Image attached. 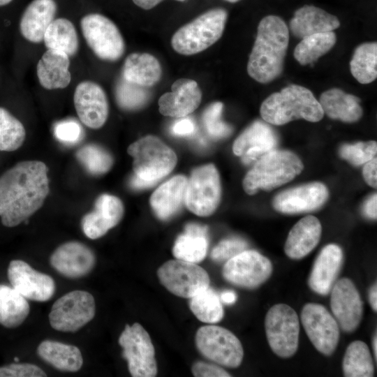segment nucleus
I'll return each instance as SVG.
<instances>
[{
  "label": "nucleus",
  "mask_w": 377,
  "mask_h": 377,
  "mask_svg": "<svg viewBox=\"0 0 377 377\" xmlns=\"http://www.w3.org/2000/svg\"><path fill=\"white\" fill-rule=\"evenodd\" d=\"M157 276L166 289L180 297L191 298L209 286V275L202 267L179 259L165 262Z\"/></svg>",
  "instance_id": "obj_13"
},
{
  "label": "nucleus",
  "mask_w": 377,
  "mask_h": 377,
  "mask_svg": "<svg viewBox=\"0 0 377 377\" xmlns=\"http://www.w3.org/2000/svg\"><path fill=\"white\" fill-rule=\"evenodd\" d=\"M319 103L323 113L330 118L346 123L358 121L362 116V108L358 97L345 93L339 88L324 91L320 96Z\"/></svg>",
  "instance_id": "obj_30"
},
{
  "label": "nucleus",
  "mask_w": 377,
  "mask_h": 377,
  "mask_svg": "<svg viewBox=\"0 0 377 377\" xmlns=\"http://www.w3.org/2000/svg\"><path fill=\"white\" fill-rule=\"evenodd\" d=\"M322 232L319 220L313 216L301 219L290 230L285 243L286 254L292 259H301L318 244Z\"/></svg>",
  "instance_id": "obj_28"
},
{
  "label": "nucleus",
  "mask_w": 377,
  "mask_h": 377,
  "mask_svg": "<svg viewBox=\"0 0 377 377\" xmlns=\"http://www.w3.org/2000/svg\"><path fill=\"white\" fill-rule=\"evenodd\" d=\"M265 327L268 343L279 357L288 358L297 351L300 321L295 311L285 304H277L267 311Z\"/></svg>",
  "instance_id": "obj_9"
},
{
  "label": "nucleus",
  "mask_w": 377,
  "mask_h": 377,
  "mask_svg": "<svg viewBox=\"0 0 377 377\" xmlns=\"http://www.w3.org/2000/svg\"><path fill=\"white\" fill-rule=\"evenodd\" d=\"M300 158L286 150L273 149L260 157L243 180L246 193L269 191L293 180L303 170Z\"/></svg>",
  "instance_id": "obj_4"
},
{
  "label": "nucleus",
  "mask_w": 377,
  "mask_h": 377,
  "mask_svg": "<svg viewBox=\"0 0 377 377\" xmlns=\"http://www.w3.org/2000/svg\"><path fill=\"white\" fill-rule=\"evenodd\" d=\"M122 356L133 377H154L157 374L155 350L148 332L138 323L126 325L119 336Z\"/></svg>",
  "instance_id": "obj_11"
},
{
  "label": "nucleus",
  "mask_w": 377,
  "mask_h": 377,
  "mask_svg": "<svg viewBox=\"0 0 377 377\" xmlns=\"http://www.w3.org/2000/svg\"><path fill=\"white\" fill-rule=\"evenodd\" d=\"M95 311V300L91 294L84 290H73L55 301L49 313V321L57 331L75 332L94 318Z\"/></svg>",
  "instance_id": "obj_10"
},
{
  "label": "nucleus",
  "mask_w": 377,
  "mask_h": 377,
  "mask_svg": "<svg viewBox=\"0 0 377 377\" xmlns=\"http://www.w3.org/2000/svg\"><path fill=\"white\" fill-rule=\"evenodd\" d=\"M337 36L334 31L321 32L301 38L294 50V57L301 65L316 61L335 45Z\"/></svg>",
  "instance_id": "obj_36"
},
{
  "label": "nucleus",
  "mask_w": 377,
  "mask_h": 377,
  "mask_svg": "<svg viewBox=\"0 0 377 377\" xmlns=\"http://www.w3.org/2000/svg\"><path fill=\"white\" fill-rule=\"evenodd\" d=\"M350 72L357 82L366 84L377 77V43H364L356 47L350 62Z\"/></svg>",
  "instance_id": "obj_37"
},
{
  "label": "nucleus",
  "mask_w": 377,
  "mask_h": 377,
  "mask_svg": "<svg viewBox=\"0 0 377 377\" xmlns=\"http://www.w3.org/2000/svg\"><path fill=\"white\" fill-rule=\"evenodd\" d=\"M339 153L342 158L353 165H363L376 157L377 143L368 141L345 144L339 148Z\"/></svg>",
  "instance_id": "obj_43"
},
{
  "label": "nucleus",
  "mask_w": 377,
  "mask_h": 377,
  "mask_svg": "<svg viewBox=\"0 0 377 377\" xmlns=\"http://www.w3.org/2000/svg\"><path fill=\"white\" fill-rule=\"evenodd\" d=\"M201 99L202 92L198 83L191 79L180 78L173 82L171 91L160 97L159 112L165 116L184 117L199 106Z\"/></svg>",
  "instance_id": "obj_22"
},
{
  "label": "nucleus",
  "mask_w": 377,
  "mask_h": 377,
  "mask_svg": "<svg viewBox=\"0 0 377 377\" xmlns=\"http://www.w3.org/2000/svg\"><path fill=\"white\" fill-rule=\"evenodd\" d=\"M260 112L266 122L276 126L298 119L317 122L324 115L313 93L297 84L288 85L269 95L262 103Z\"/></svg>",
  "instance_id": "obj_3"
},
{
  "label": "nucleus",
  "mask_w": 377,
  "mask_h": 377,
  "mask_svg": "<svg viewBox=\"0 0 377 377\" xmlns=\"http://www.w3.org/2000/svg\"><path fill=\"white\" fill-rule=\"evenodd\" d=\"M115 96L121 108L133 110L142 107L147 102L149 94L145 87L122 78L117 84Z\"/></svg>",
  "instance_id": "obj_42"
},
{
  "label": "nucleus",
  "mask_w": 377,
  "mask_h": 377,
  "mask_svg": "<svg viewBox=\"0 0 377 377\" xmlns=\"http://www.w3.org/2000/svg\"><path fill=\"white\" fill-rule=\"evenodd\" d=\"M8 278L11 286L27 300L46 302L55 291V283L51 276L34 269L21 260L10 261Z\"/></svg>",
  "instance_id": "obj_16"
},
{
  "label": "nucleus",
  "mask_w": 377,
  "mask_h": 377,
  "mask_svg": "<svg viewBox=\"0 0 377 377\" xmlns=\"http://www.w3.org/2000/svg\"><path fill=\"white\" fill-rule=\"evenodd\" d=\"M301 321L316 350L327 356L332 355L339 341L340 327L328 310L320 304L308 303L302 309Z\"/></svg>",
  "instance_id": "obj_15"
},
{
  "label": "nucleus",
  "mask_w": 377,
  "mask_h": 377,
  "mask_svg": "<svg viewBox=\"0 0 377 377\" xmlns=\"http://www.w3.org/2000/svg\"><path fill=\"white\" fill-rule=\"evenodd\" d=\"M76 158L89 173L100 175L112 167L113 158L103 148L96 145H87L76 152Z\"/></svg>",
  "instance_id": "obj_41"
},
{
  "label": "nucleus",
  "mask_w": 377,
  "mask_h": 377,
  "mask_svg": "<svg viewBox=\"0 0 377 377\" xmlns=\"http://www.w3.org/2000/svg\"><path fill=\"white\" fill-rule=\"evenodd\" d=\"M328 196V190L323 184L312 182L279 193L273 200V207L283 214L309 212L319 209Z\"/></svg>",
  "instance_id": "obj_19"
},
{
  "label": "nucleus",
  "mask_w": 377,
  "mask_h": 377,
  "mask_svg": "<svg viewBox=\"0 0 377 377\" xmlns=\"http://www.w3.org/2000/svg\"><path fill=\"white\" fill-rule=\"evenodd\" d=\"M133 158L135 175L156 182L168 175L177 163L174 151L156 136L147 135L132 143L127 149Z\"/></svg>",
  "instance_id": "obj_6"
},
{
  "label": "nucleus",
  "mask_w": 377,
  "mask_h": 377,
  "mask_svg": "<svg viewBox=\"0 0 377 377\" xmlns=\"http://www.w3.org/2000/svg\"><path fill=\"white\" fill-rule=\"evenodd\" d=\"M123 78L142 87H151L161 79L162 68L158 60L151 54L132 53L125 59Z\"/></svg>",
  "instance_id": "obj_31"
},
{
  "label": "nucleus",
  "mask_w": 377,
  "mask_h": 377,
  "mask_svg": "<svg viewBox=\"0 0 377 377\" xmlns=\"http://www.w3.org/2000/svg\"><path fill=\"white\" fill-rule=\"evenodd\" d=\"M37 354L43 361L61 371H77L83 364L77 347L58 341H42L38 346Z\"/></svg>",
  "instance_id": "obj_32"
},
{
  "label": "nucleus",
  "mask_w": 377,
  "mask_h": 377,
  "mask_svg": "<svg viewBox=\"0 0 377 377\" xmlns=\"http://www.w3.org/2000/svg\"><path fill=\"white\" fill-rule=\"evenodd\" d=\"M342 368L346 377H371L374 362L367 345L362 341L350 343L343 356Z\"/></svg>",
  "instance_id": "obj_35"
},
{
  "label": "nucleus",
  "mask_w": 377,
  "mask_h": 377,
  "mask_svg": "<svg viewBox=\"0 0 377 377\" xmlns=\"http://www.w3.org/2000/svg\"><path fill=\"white\" fill-rule=\"evenodd\" d=\"M208 237L184 232L176 239L172 253L176 259L198 263L206 256Z\"/></svg>",
  "instance_id": "obj_39"
},
{
  "label": "nucleus",
  "mask_w": 377,
  "mask_h": 377,
  "mask_svg": "<svg viewBox=\"0 0 377 377\" xmlns=\"http://www.w3.org/2000/svg\"><path fill=\"white\" fill-rule=\"evenodd\" d=\"M221 183L219 172L212 164L195 169L187 182L184 202L196 215H211L221 199Z\"/></svg>",
  "instance_id": "obj_12"
},
{
  "label": "nucleus",
  "mask_w": 377,
  "mask_h": 377,
  "mask_svg": "<svg viewBox=\"0 0 377 377\" xmlns=\"http://www.w3.org/2000/svg\"><path fill=\"white\" fill-rule=\"evenodd\" d=\"M364 164L362 170L364 179L370 186L376 188L377 158L375 157Z\"/></svg>",
  "instance_id": "obj_50"
},
{
  "label": "nucleus",
  "mask_w": 377,
  "mask_h": 377,
  "mask_svg": "<svg viewBox=\"0 0 377 377\" xmlns=\"http://www.w3.org/2000/svg\"><path fill=\"white\" fill-rule=\"evenodd\" d=\"M185 232L191 234L208 237L207 228L197 223H188L185 227Z\"/></svg>",
  "instance_id": "obj_52"
},
{
  "label": "nucleus",
  "mask_w": 377,
  "mask_h": 377,
  "mask_svg": "<svg viewBox=\"0 0 377 377\" xmlns=\"http://www.w3.org/2000/svg\"><path fill=\"white\" fill-rule=\"evenodd\" d=\"M172 134L178 136H188L195 131V122L188 117H181L171 127Z\"/></svg>",
  "instance_id": "obj_49"
},
{
  "label": "nucleus",
  "mask_w": 377,
  "mask_h": 377,
  "mask_svg": "<svg viewBox=\"0 0 377 377\" xmlns=\"http://www.w3.org/2000/svg\"><path fill=\"white\" fill-rule=\"evenodd\" d=\"M339 19L323 9L304 5L298 8L290 21V29L297 38L321 32L333 31L339 28Z\"/></svg>",
  "instance_id": "obj_26"
},
{
  "label": "nucleus",
  "mask_w": 377,
  "mask_h": 377,
  "mask_svg": "<svg viewBox=\"0 0 377 377\" xmlns=\"http://www.w3.org/2000/svg\"><path fill=\"white\" fill-rule=\"evenodd\" d=\"M45 372L39 367L29 363H13L0 367V377H45Z\"/></svg>",
  "instance_id": "obj_46"
},
{
  "label": "nucleus",
  "mask_w": 377,
  "mask_h": 377,
  "mask_svg": "<svg viewBox=\"0 0 377 377\" xmlns=\"http://www.w3.org/2000/svg\"><path fill=\"white\" fill-rule=\"evenodd\" d=\"M369 301L374 311H377V286L374 283L369 292Z\"/></svg>",
  "instance_id": "obj_56"
},
{
  "label": "nucleus",
  "mask_w": 377,
  "mask_h": 377,
  "mask_svg": "<svg viewBox=\"0 0 377 377\" xmlns=\"http://www.w3.org/2000/svg\"><path fill=\"white\" fill-rule=\"evenodd\" d=\"M219 297L221 301L226 304H232L235 303L237 300L236 293L232 290L223 291Z\"/></svg>",
  "instance_id": "obj_55"
},
{
  "label": "nucleus",
  "mask_w": 377,
  "mask_h": 377,
  "mask_svg": "<svg viewBox=\"0 0 377 377\" xmlns=\"http://www.w3.org/2000/svg\"><path fill=\"white\" fill-rule=\"evenodd\" d=\"M156 182L147 181L142 179H140L135 176V175L131 177L130 181V184L132 188L135 189H141L148 188L153 186L156 184Z\"/></svg>",
  "instance_id": "obj_53"
},
{
  "label": "nucleus",
  "mask_w": 377,
  "mask_h": 377,
  "mask_svg": "<svg viewBox=\"0 0 377 377\" xmlns=\"http://www.w3.org/2000/svg\"><path fill=\"white\" fill-rule=\"evenodd\" d=\"M271 261L254 250H245L229 259L223 268V276L229 283L245 288H256L271 276Z\"/></svg>",
  "instance_id": "obj_14"
},
{
  "label": "nucleus",
  "mask_w": 377,
  "mask_h": 377,
  "mask_svg": "<svg viewBox=\"0 0 377 377\" xmlns=\"http://www.w3.org/2000/svg\"><path fill=\"white\" fill-rule=\"evenodd\" d=\"M123 214L124 206L120 199L103 194L96 199L94 210L82 218V230L89 239L100 238L119 223Z\"/></svg>",
  "instance_id": "obj_23"
},
{
  "label": "nucleus",
  "mask_w": 377,
  "mask_h": 377,
  "mask_svg": "<svg viewBox=\"0 0 377 377\" xmlns=\"http://www.w3.org/2000/svg\"><path fill=\"white\" fill-rule=\"evenodd\" d=\"M47 49L63 52L74 56L79 49L77 33L74 24L68 19H54L46 29L43 40Z\"/></svg>",
  "instance_id": "obj_33"
},
{
  "label": "nucleus",
  "mask_w": 377,
  "mask_h": 377,
  "mask_svg": "<svg viewBox=\"0 0 377 377\" xmlns=\"http://www.w3.org/2000/svg\"><path fill=\"white\" fill-rule=\"evenodd\" d=\"M377 195L373 194L364 203L363 212L369 219H376Z\"/></svg>",
  "instance_id": "obj_51"
},
{
  "label": "nucleus",
  "mask_w": 377,
  "mask_h": 377,
  "mask_svg": "<svg viewBox=\"0 0 377 377\" xmlns=\"http://www.w3.org/2000/svg\"><path fill=\"white\" fill-rule=\"evenodd\" d=\"M13 0H0V6H6L10 3Z\"/></svg>",
  "instance_id": "obj_58"
},
{
  "label": "nucleus",
  "mask_w": 377,
  "mask_h": 377,
  "mask_svg": "<svg viewBox=\"0 0 377 377\" xmlns=\"http://www.w3.org/2000/svg\"><path fill=\"white\" fill-rule=\"evenodd\" d=\"M247 243L242 239L232 237L221 241L212 251V258L217 262L227 261L245 251Z\"/></svg>",
  "instance_id": "obj_45"
},
{
  "label": "nucleus",
  "mask_w": 377,
  "mask_h": 377,
  "mask_svg": "<svg viewBox=\"0 0 377 377\" xmlns=\"http://www.w3.org/2000/svg\"><path fill=\"white\" fill-rule=\"evenodd\" d=\"M70 59L66 53L47 49L36 65L40 85L48 90L66 88L71 82Z\"/></svg>",
  "instance_id": "obj_27"
},
{
  "label": "nucleus",
  "mask_w": 377,
  "mask_h": 377,
  "mask_svg": "<svg viewBox=\"0 0 377 377\" xmlns=\"http://www.w3.org/2000/svg\"><path fill=\"white\" fill-rule=\"evenodd\" d=\"M190 299V309L201 322L214 324L222 320L224 311L220 297L209 286Z\"/></svg>",
  "instance_id": "obj_38"
},
{
  "label": "nucleus",
  "mask_w": 377,
  "mask_h": 377,
  "mask_svg": "<svg viewBox=\"0 0 377 377\" xmlns=\"http://www.w3.org/2000/svg\"><path fill=\"white\" fill-rule=\"evenodd\" d=\"M223 105L221 102H215L209 105L205 110L202 116L205 127L214 138H223L231 134L232 128L221 119Z\"/></svg>",
  "instance_id": "obj_44"
},
{
  "label": "nucleus",
  "mask_w": 377,
  "mask_h": 377,
  "mask_svg": "<svg viewBox=\"0 0 377 377\" xmlns=\"http://www.w3.org/2000/svg\"><path fill=\"white\" fill-rule=\"evenodd\" d=\"M228 13L223 8H213L180 27L172 36L173 50L183 55L200 53L221 37Z\"/></svg>",
  "instance_id": "obj_5"
},
{
  "label": "nucleus",
  "mask_w": 377,
  "mask_h": 377,
  "mask_svg": "<svg viewBox=\"0 0 377 377\" xmlns=\"http://www.w3.org/2000/svg\"><path fill=\"white\" fill-rule=\"evenodd\" d=\"M277 143L278 137L273 128L265 122L256 121L235 140L232 150L248 165L274 149Z\"/></svg>",
  "instance_id": "obj_21"
},
{
  "label": "nucleus",
  "mask_w": 377,
  "mask_h": 377,
  "mask_svg": "<svg viewBox=\"0 0 377 377\" xmlns=\"http://www.w3.org/2000/svg\"><path fill=\"white\" fill-rule=\"evenodd\" d=\"M163 0H133V3L140 8L145 10H149L155 7ZM177 1H184L186 0H175Z\"/></svg>",
  "instance_id": "obj_54"
},
{
  "label": "nucleus",
  "mask_w": 377,
  "mask_h": 377,
  "mask_svg": "<svg viewBox=\"0 0 377 377\" xmlns=\"http://www.w3.org/2000/svg\"><path fill=\"white\" fill-rule=\"evenodd\" d=\"M48 169L39 161H24L0 176V216L6 227L26 221L49 193Z\"/></svg>",
  "instance_id": "obj_1"
},
{
  "label": "nucleus",
  "mask_w": 377,
  "mask_h": 377,
  "mask_svg": "<svg viewBox=\"0 0 377 377\" xmlns=\"http://www.w3.org/2000/svg\"><path fill=\"white\" fill-rule=\"evenodd\" d=\"M57 5L54 0H33L26 7L20 22V31L28 41L40 43L54 20Z\"/></svg>",
  "instance_id": "obj_25"
},
{
  "label": "nucleus",
  "mask_w": 377,
  "mask_h": 377,
  "mask_svg": "<svg viewBox=\"0 0 377 377\" xmlns=\"http://www.w3.org/2000/svg\"><path fill=\"white\" fill-rule=\"evenodd\" d=\"M226 1H228V2H230V3H235V2H237L240 0H225Z\"/></svg>",
  "instance_id": "obj_59"
},
{
  "label": "nucleus",
  "mask_w": 377,
  "mask_h": 377,
  "mask_svg": "<svg viewBox=\"0 0 377 377\" xmlns=\"http://www.w3.org/2000/svg\"><path fill=\"white\" fill-rule=\"evenodd\" d=\"M14 360L16 362H19V359L17 358V357H14Z\"/></svg>",
  "instance_id": "obj_60"
},
{
  "label": "nucleus",
  "mask_w": 377,
  "mask_h": 377,
  "mask_svg": "<svg viewBox=\"0 0 377 377\" xmlns=\"http://www.w3.org/2000/svg\"><path fill=\"white\" fill-rule=\"evenodd\" d=\"M199 352L207 359L229 368L238 367L244 350L238 338L230 330L217 325L200 327L195 337Z\"/></svg>",
  "instance_id": "obj_8"
},
{
  "label": "nucleus",
  "mask_w": 377,
  "mask_h": 377,
  "mask_svg": "<svg viewBox=\"0 0 377 377\" xmlns=\"http://www.w3.org/2000/svg\"><path fill=\"white\" fill-rule=\"evenodd\" d=\"M289 43V29L276 15H267L258 24L257 35L247 64V73L256 81L266 84L283 71Z\"/></svg>",
  "instance_id": "obj_2"
},
{
  "label": "nucleus",
  "mask_w": 377,
  "mask_h": 377,
  "mask_svg": "<svg viewBox=\"0 0 377 377\" xmlns=\"http://www.w3.org/2000/svg\"><path fill=\"white\" fill-rule=\"evenodd\" d=\"M54 134L62 142L74 143L80 138L81 128L75 121H64L57 124Z\"/></svg>",
  "instance_id": "obj_47"
},
{
  "label": "nucleus",
  "mask_w": 377,
  "mask_h": 377,
  "mask_svg": "<svg viewBox=\"0 0 377 377\" xmlns=\"http://www.w3.org/2000/svg\"><path fill=\"white\" fill-rule=\"evenodd\" d=\"M52 267L61 275L78 279L87 275L94 268L96 257L85 244L68 242L57 247L50 259Z\"/></svg>",
  "instance_id": "obj_20"
},
{
  "label": "nucleus",
  "mask_w": 377,
  "mask_h": 377,
  "mask_svg": "<svg viewBox=\"0 0 377 377\" xmlns=\"http://www.w3.org/2000/svg\"><path fill=\"white\" fill-rule=\"evenodd\" d=\"M80 28L87 45L100 59L119 60L125 52V43L117 25L99 13L86 15L80 20Z\"/></svg>",
  "instance_id": "obj_7"
},
{
  "label": "nucleus",
  "mask_w": 377,
  "mask_h": 377,
  "mask_svg": "<svg viewBox=\"0 0 377 377\" xmlns=\"http://www.w3.org/2000/svg\"><path fill=\"white\" fill-rule=\"evenodd\" d=\"M27 299L13 287L0 283V324L7 328L20 326L29 313Z\"/></svg>",
  "instance_id": "obj_34"
},
{
  "label": "nucleus",
  "mask_w": 377,
  "mask_h": 377,
  "mask_svg": "<svg viewBox=\"0 0 377 377\" xmlns=\"http://www.w3.org/2000/svg\"><path fill=\"white\" fill-rule=\"evenodd\" d=\"M74 106L81 122L98 129L107 121L109 105L106 94L97 83L85 80L80 82L73 95Z\"/></svg>",
  "instance_id": "obj_18"
},
{
  "label": "nucleus",
  "mask_w": 377,
  "mask_h": 377,
  "mask_svg": "<svg viewBox=\"0 0 377 377\" xmlns=\"http://www.w3.org/2000/svg\"><path fill=\"white\" fill-rule=\"evenodd\" d=\"M372 348H373V352H374V357H375V360L376 361V360H377V339H376V334L373 337Z\"/></svg>",
  "instance_id": "obj_57"
},
{
  "label": "nucleus",
  "mask_w": 377,
  "mask_h": 377,
  "mask_svg": "<svg viewBox=\"0 0 377 377\" xmlns=\"http://www.w3.org/2000/svg\"><path fill=\"white\" fill-rule=\"evenodd\" d=\"M193 375L196 377H227L228 372L221 367L204 362H196L192 366Z\"/></svg>",
  "instance_id": "obj_48"
},
{
  "label": "nucleus",
  "mask_w": 377,
  "mask_h": 377,
  "mask_svg": "<svg viewBox=\"0 0 377 377\" xmlns=\"http://www.w3.org/2000/svg\"><path fill=\"white\" fill-rule=\"evenodd\" d=\"M188 179L176 175L155 190L150 198L151 206L156 215L162 220L173 216L184 202Z\"/></svg>",
  "instance_id": "obj_29"
},
{
  "label": "nucleus",
  "mask_w": 377,
  "mask_h": 377,
  "mask_svg": "<svg viewBox=\"0 0 377 377\" xmlns=\"http://www.w3.org/2000/svg\"><path fill=\"white\" fill-rule=\"evenodd\" d=\"M331 309L339 327L355 331L363 316V303L355 284L348 278L335 282L331 290Z\"/></svg>",
  "instance_id": "obj_17"
},
{
  "label": "nucleus",
  "mask_w": 377,
  "mask_h": 377,
  "mask_svg": "<svg viewBox=\"0 0 377 377\" xmlns=\"http://www.w3.org/2000/svg\"><path fill=\"white\" fill-rule=\"evenodd\" d=\"M343 263V252L337 244H330L320 251L314 261L308 283L311 289L327 295L337 281Z\"/></svg>",
  "instance_id": "obj_24"
},
{
  "label": "nucleus",
  "mask_w": 377,
  "mask_h": 377,
  "mask_svg": "<svg viewBox=\"0 0 377 377\" xmlns=\"http://www.w3.org/2000/svg\"><path fill=\"white\" fill-rule=\"evenodd\" d=\"M26 131L20 120L0 107V151H13L20 148Z\"/></svg>",
  "instance_id": "obj_40"
}]
</instances>
